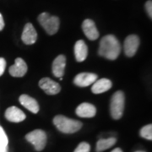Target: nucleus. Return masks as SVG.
Masks as SVG:
<instances>
[{"label":"nucleus","mask_w":152,"mask_h":152,"mask_svg":"<svg viewBox=\"0 0 152 152\" xmlns=\"http://www.w3.org/2000/svg\"><path fill=\"white\" fill-rule=\"evenodd\" d=\"M75 55L78 62L86 60L88 55V48L83 40H79L75 45Z\"/></svg>","instance_id":"16"},{"label":"nucleus","mask_w":152,"mask_h":152,"mask_svg":"<svg viewBox=\"0 0 152 152\" xmlns=\"http://www.w3.org/2000/svg\"><path fill=\"white\" fill-rule=\"evenodd\" d=\"M82 30L85 33V35L86 36V37L91 41L96 40L99 37V31L96 29L95 22L90 19L84 20L82 24Z\"/></svg>","instance_id":"10"},{"label":"nucleus","mask_w":152,"mask_h":152,"mask_svg":"<svg viewBox=\"0 0 152 152\" xmlns=\"http://www.w3.org/2000/svg\"><path fill=\"white\" fill-rule=\"evenodd\" d=\"M116 143V139L115 138H109L106 140H100L96 144V151L102 152L109 149L110 147L114 145Z\"/></svg>","instance_id":"18"},{"label":"nucleus","mask_w":152,"mask_h":152,"mask_svg":"<svg viewBox=\"0 0 152 152\" xmlns=\"http://www.w3.org/2000/svg\"><path fill=\"white\" fill-rule=\"evenodd\" d=\"M8 143H9L8 137L6 135L5 132L3 129V128L0 126V144L4 146H8Z\"/></svg>","instance_id":"21"},{"label":"nucleus","mask_w":152,"mask_h":152,"mask_svg":"<svg viewBox=\"0 0 152 152\" xmlns=\"http://www.w3.org/2000/svg\"><path fill=\"white\" fill-rule=\"evenodd\" d=\"M124 94L123 91H117L111 99L110 112L114 119H119L123 116L124 110Z\"/></svg>","instance_id":"4"},{"label":"nucleus","mask_w":152,"mask_h":152,"mask_svg":"<svg viewBox=\"0 0 152 152\" xmlns=\"http://www.w3.org/2000/svg\"><path fill=\"white\" fill-rule=\"evenodd\" d=\"M145 10H146L148 15L150 16V18L152 17V2L151 0L147 1L145 4Z\"/></svg>","instance_id":"22"},{"label":"nucleus","mask_w":152,"mask_h":152,"mask_svg":"<svg viewBox=\"0 0 152 152\" xmlns=\"http://www.w3.org/2000/svg\"><path fill=\"white\" fill-rule=\"evenodd\" d=\"M90 150H91L90 145L86 142H82L76 148L75 152H90Z\"/></svg>","instance_id":"20"},{"label":"nucleus","mask_w":152,"mask_h":152,"mask_svg":"<svg viewBox=\"0 0 152 152\" xmlns=\"http://www.w3.org/2000/svg\"><path fill=\"white\" fill-rule=\"evenodd\" d=\"M38 21L48 35H54L59 29L60 21L58 17L52 16L47 12L42 13L38 16Z\"/></svg>","instance_id":"3"},{"label":"nucleus","mask_w":152,"mask_h":152,"mask_svg":"<svg viewBox=\"0 0 152 152\" xmlns=\"http://www.w3.org/2000/svg\"><path fill=\"white\" fill-rule=\"evenodd\" d=\"M112 87V82L107 79H101L99 80H96L93 83L91 91L94 94H101L106 92Z\"/></svg>","instance_id":"17"},{"label":"nucleus","mask_w":152,"mask_h":152,"mask_svg":"<svg viewBox=\"0 0 152 152\" xmlns=\"http://www.w3.org/2000/svg\"><path fill=\"white\" fill-rule=\"evenodd\" d=\"M66 66V58L64 55L57 57L53 63V73L56 77L61 78L64 74Z\"/></svg>","instance_id":"13"},{"label":"nucleus","mask_w":152,"mask_h":152,"mask_svg":"<svg viewBox=\"0 0 152 152\" xmlns=\"http://www.w3.org/2000/svg\"><path fill=\"white\" fill-rule=\"evenodd\" d=\"M23 42L26 45H31L34 44L37 42V33L36 29L34 28L32 24L31 23H27L23 30V33H22L21 37Z\"/></svg>","instance_id":"8"},{"label":"nucleus","mask_w":152,"mask_h":152,"mask_svg":"<svg viewBox=\"0 0 152 152\" xmlns=\"http://www.w3.org/2000/svg\"><path fill=\"white\" fill-rule=\"evenodd\" d=\"M4 27V18H3V15H1L0 13V31H2Z\"/></svg>","instance_id":"24"},{"label":"nucleus","mask_w":152,"mask_h":152,"mask_svg":"<svg viewBox=\"0 0 152 152\" xmlns=\"http://www.w3.org/2000/svg\"><path fill=\"white\" fill-rule=\"evenodd\" d=\"M121 52V46L117 38L113 35L104 37L100 42L98 53L109 60H115Z\"/></svg>","instance_id":"1"},{"label":"nucleus","mask_w":152,"mask_h":152,"mask_svg":"<svg viewBox=\"0 0 152 152\" xmlns=\"http://www.w3.org/2000/svg\"><path fill=\"white\" fill-rule=\"evenodd\" d=\"M26 139L27 140V141L32 144L36 148V150L38 151H42L47 143L46 133L40 129H37L27 134L26 136Z\"/></svg>","instance_id":"5"},{"label":"nucleus","mask_w":152,"mask_h":152,"mask_svg":"<svg viewBox=\"0 0 152 152\" xmlns=\"http://www.w3.org/2000/svg\"><path fill=\"white\" fill-rule=\"evenodd\" d=\"M112 152H123V151H122V150H121L120 148H116V149L113 150Z\"/></svg>","instance_id":"26"},{"label":"nucleus","mask_w":152,"mask_h":152,"mask_svg":"<svg viewBox=\"0 0 152 152\" xmlns=\"http://www.w3.org/2000/svg\"><path fill=\"white\" fill-rule=\"evenodd\" d=\"M0 152H8V148L0 144Z\"/></svg>","instance_id":"25"},{"label":"nucleus","mask_w":152,"mask_h":152,"mask_svg":"<svg viewBox=\"0 0 152 152\" xmlns=\"http://www.w3.org/2000/svg\"><path fill=\"white\" fill-rule=\"evenodd\" d=\"M136 152H145V151H136Z\"/></svg>","instance_id":"27"},{"label":"nucleus","mask_w":152,"mask_h":152,"mask_svg":"<svg viewBox=\"0 0 152 152\" xmlns=\"http://www.w3.org/2000/svg\"><path fill=\"white\" fill-rule=\"evenodd\" d=\"M27 65L24 60L18 58L15 59V64L10 68V74L14 77H22L27 72Z\"/></svg>","instance_id":"12"},{"label":"nucleus","mask_w":152,"mask_h":152,"mask_svg":"<svg viewBox=\"0 0 152 152\" xmlns=\"http://www.w3.org/2000/svg\"><path fill=\"white\" fill-rule=\"evenodd\" d=\"M140 136L146 139V140H152V125L149 124L142 128L140 130Z\"/></svg>","instance_id":"19"},{"label":"nucleus","mask_w":152,"mask_h":152,"mask_svg":"<svg viewBox=\"0 0 152 152\" xmlns=\"http://www.w3.org/2000/svg\"><path fill=\"white\" fill-rule=\"evenodd\" d=\"M39 86L48 95H56L61 91V86L58 83L49 78H43L39 81Z\"/></svg>","instance_id":"7"},{"label":"nucleus","mask_w":152,"mask_h":152,"mask_svg":"<svg viewBox=\"0 0 152 152\" xmlns=\"http://www.w3.org/2000/svg\"><path fill=\"white\" fill-rule=\"evenodd\" d=\"M96 113V109L92 104L82 103L76 109V114L81 118H92Z\"/></svg>","instance_id":"14"},{"label":"nucleus","mask_w":152,"mask_h":152,"mask_svg":"<svg viewBox=\"0 0 152 152\" xmlns=\"http://www.w3.org/2000/svg\"><path fill=\"white\" fill-rule=\"evenodd\" d=\"M6 67V61L4 58H0V76L3 75L4 72L5 70Z\"/></svg>","instance_id":"23"},{"label":"nucleus","mask_w":152,"mask_h":152,"mask_svg":"<svg viewBox=\"0 0 152 152\" xmlns=\"http://www.w3.org/2000/svg\"><path fill=\"white\" fill-rule=\"evenodd\" d=\"M97 80V75L92 73H80L77 75L74 80V83L80 87H86L93 84Z\"/></svg>","instance_id":"9"},{"label":"nucleus","mask_w":152,"mask_h":152,"mask_svg":"<svg viewBox=\"0 0 152 152\" xmlns=\"http://www.w3.org/2000/svg\"><path fill=\"white\" fill-rule=\"evenodd\" d=\"M5 118L13 123H20L26 119V114L16 107H10L6 110Z\"/></svg>","instance_id":"11"},{"label":"nucleus","mask_w":152,"mask_h":152,"mask_svg":"<svg viewBox=\"0 0 152 152\" xmlns=\"http://www.w3.org/2000/svg\"><path fill=\"white\" fill-rule=\"evenodd\" d=\"M53 124L58 129L64 134H73L79 131L82 127L80 121L68 118L64 116L58 115L53 118Z\"/></svg>","instance_id":"2"},{"label":"nucleus","mask_w":152,"mask_h":152,"mask_svg":"<svg viewBox=\"0 0 152 152\" xmlns=\"http://www.w3.org/2000/svg\"><path fill=\"white\" fill-rule=\"evenodd\" d=\"M20 102L23 107L28 109L33 113H37L39 111V105L34 98L29 96L27 95H22L20 96Z\"/></svg>","instance_id":"15"},{"label":"nucleus","mask_w":152,"mask_h":152,"mask_svg":"<svg viewBox=\"0 0 152 152\" xmlns=\"http://www.w3.org/2000/svg\"><path fill=\"white\" fill-rule=\"evenodd\" d=\"M140 46V38L135 35H130L125 39L124 52L126 56L133 57Z\"/></svg>","instance_id":"6"}]
</instances>
